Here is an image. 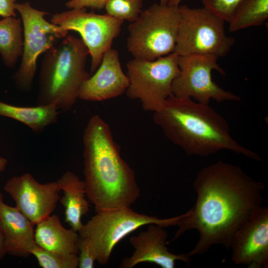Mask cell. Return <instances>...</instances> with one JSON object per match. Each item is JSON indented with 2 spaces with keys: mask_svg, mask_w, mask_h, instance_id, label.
<instances>
[{
  "mask_svg": "<svg viewBox=\"0 0 268 268\" xmlns=\"http://www.w3.org/2000/svg\"><path fill=\"white\" fill-rule=\"evenodd\" d=\"M193 186L197 194L196 204L179 220L174 237L166 244L195 229L200 237L188 253L190 257L203 254L213 245H222L228 250L237 230L262 205L265 184L239 166L219 161L201 169Z\"/></svg>",
  "mask_w": 268,
  "mask_h": 268,
  "instance_id": "6da1fadb",
  "label": "cell"
},
{
  "mask_svg": "<svg viewBox=\"0 0 268 268\" xmlns=\"http://www.w3.org/2000/svg\"><path fill=\"white\" fill-rule=\"evenodd\" d=\"M86 195L95 212L131 207L140 195L134 170L122 158L109 125L91 117L83 135Z\"/></svg>",
  "mask_w": 268,
  "mask_h": 268,
  "instance_id": "7a4b0ae2",
  "label": "cell"
},
{
  "mask_svg": "<svg viewBox=\"0 0 268 268\" xmlns=\"http://www.w3.org/2000/svg\"><path fill=\"white\" fill-rule=\"evenodd\" d=\"M153 119L166 137L188 155L207 156L228 150L262 161L258 154L231 136L226 120L208 104L173 95L154 112Z\"/></svg>",
  "mask_w": 268,
  "mask_h": 268,
  "instance_id": "3957f363",
  "label": "cell"
},
{
  "mask_svg": "<svg viewBox=\"0 0 268 268\" xmlns=\"http://www.w3.org/2000/svg\"><path fill=\"white\" fill-rule=\"evenodd\" d=\"M88 55L82 40L71 35L46 52L39 74L36 105L55 104L63 111L70 110L91 76L86 69Z\"/></svg>",
  "mask_w": 268,
  "mask_h": 268,
  "instance_id": "277c9868",
  "label": "cell"
},
{
  "mask_svg": "<svg viewBox=\"0 0 268 268\" xmlns=\"http://www.w3.org/2000/svg\"><path fill=\"white\" fill-rule=\"evenodd\" d=\"M180 19L179 5L153 4L129 25L128 51L134 58L147 61L173 53Z\"/></svg>",
  "mask_w": 268,
  "mask_h": 268,
  "instance_id": "5b68a950",
  "label": "cell"
},
{
  "mask_svg": "<svg viewBox=\"0 0 268 268\" xmlns=\"http://www.w3.org/2000/svg\"><path fill=\"white\" fill-rule=\"evenodd\" d=\"M183 216L161 219L123 207L97 212L78 233L90 244L96 261L105 265L116 245L132 232L150 224L164 228L176 226Z\"/></svg>",
  "mask_w": 268,
  "mask_h": 268,
  "instance_id": "8992f818",
  "label": "cell"
},
{
  "mask_svg": "<svg viewBox=\"0 0 268 268\" xmlns=\"http://www.w3.org/2000/svg\"><path fill=\"white\" fill-rule=\"evenodd\" d=\"M180 19L173 53L179 56L209 55L226 56L235 43L227 36L224 19L206 7L191 8L179 5Z\"/></svg>",
  "mask_w": 268,
  "mask_h": 268,
  "instance_id": "52a82bcc",
  "label": "cell"
},
{
  "mask_svg": "<svg viewBox=\"0 0 268 268\" xmlns=\"http://www.w3.org/2000/svg\"><path fill=\"white\" fill-rule=\"evenodd\" d=\"M175 53L153 61L134 58L127 64L129 84L126 91L131 99L139 100L146 111L155 112L173 96L172 84L179 73Z\"/></svg>",
  "mask_w": 268,
  "mask_h": 268,
  "instance_id": "ba28073f",
  "label": "cell"
},
{
  "mask_svg": "<svg viewBox=\"0 0 268 268\" xmlns=\"http://www.w3.org/2000/svg\"><path fill=\"white\" fill-rule=\"evenodd\" d=\"M23 28V51L19 68L12 78L17 88L22 92L31 90L37 70L39 57L66 37L68 32L47 21L48 12L32 7L29 1L16 3Z\"/></svg>",
  "mask_w": 268,
  "mask_h": 268,
  "instance_id": "9c48e42d",
  "label": "cell"
},
{
  "mask_svg": "<svg viewBox=\"0 0 268 268\" xmlns=\"http://www.w3.org/2000/svg\"><path fill=\"white\" fill-rule=\"evenodd\" d=\"M218 59L209 55L179 56V73L172 84L173 95L193 98L204 104H209L211 99L219 103L240 101V96L220 87L213 81L211 72L213 70L222 75H226L224 70L217 64Z\"/></svg>",
  "mask_w": 268,
  "mask_h": 268,
  "instance_id": "30bf717a",
  "label": "cell"
},
{
  "mask_svg": "<svg viewBox=\"0 0 268 268\" xmlns=\"http://www.w3.org/2000/svg\"><path fill=\"white\" fill-rule=\"evenodd\" d=\"M50 22L68 32L79 34L91 58L92 75L100 65L104 53L111 48L113 40L119 35L124 21L107 13L87 12L86 8H82L56 13Z\"/></svg>",
  "mask_w": 268,
  "mask_h": 268,
  "instance_id": "8fae6325",
  "label": "cell"
},
{
  "mask_svg": "<svg viewBox=\"0 0 268 268\" xmlns=\"http://www.w3.org/2000/svg\"><path fill=\"white\" fill-rule=\"evenodd\" d=\"M3 190L22 213L35 225L51 215L60 199L61 189L57 181L41 184L27 173L8 179Z\"/></svg>",
  "mask_w": 268,
  "mask_h": 268,
  "instance_id": "7c38bea8",
  "label": "cell"
},
{
  "mask_svg": "<svg viewBox=\"0 0 268 268\" xmlns=\"http://www.w3.org/2000/svg\"><path fill=\"white\" fill-rule=\"evenodd\" d=\"M232 260L249 268H268V208L261 206L235 232Z\"/></svg>",
  "mask_w": 268,
  "mask_h": 268,
  "instance_id": "4fadbf2b",
  "label": "cell"
},
{
  "mask_svg": "<svg viewBox=\"0 0 268 268\" xmlns=\"http://www.w3.org/2000/svg\"><path fill=\"white\" fill-rule=\"evenodd\" d=\"M168 233L164 227L154 224L147 225L146 230L130 239L134 251L129 257L124 258L121 268H132L141 263L155 264L162 268H174L177 261L189 265L190 256L188 254L176 255L169 251L166 245Z\"/></svg>",
  "mask_w": 268,
  "mask_h": 268,
  "instance_id": "5bb4252c",
  "label": "cell"
},
{
  "mask_svg": "<svg viewBox=\"0 0 268 268\" xmlns=\"http://www.w3.org/2000/svg\"><path fill=\"white\" fill-rule=\"evenodd\" d=\"M94 73L82 85L79 99L100 102L118 97L126 92L129 80L122 70L118 52L106 51Z\"/></svg>",
  "mask_w": 268,
  "mask_h": 268,
  "instance_id": "9a60e30c",
  "label": "cell"
},
{
  "mask_svg": "<svg viewBox=\"0 0 268 268\" xmlns=\"http://www.w3.org/2000/svg\"><path fill=\"white\" fill-rule=\"evenodd\" d=\"M19 209L0 201V232L6 254L27 258L36 245L34 227Z\"/></svg>",
  "mask_w": 268,
  "mask_h": 268,
  "instance_id": "2e32d148",
  "label": "cell"
},
{
  "mask_svg": "<svg viewBox=\"0 0 268 268\" xmlns=\"http://www.w3.org/2000/svg\"><path fill=\"white\" fill-rule=\"evenodd\" d=\"M36 225L34 239L40 247L65 255L78 254L79 233L64 227L58 215H50Z\"/></svg>",
  "mask_w": 268,
  "mask_h": 268,
  "instance_id": "e0dca14e",
  "label": "cell"
},
{
  "mask_svg": "<svg viewBox=\"0 0 268 268\" xmlns=\"http://www.w3.org/2000/svg\"><path fill=\"white\" fill-rule=\"evenodd\" d=\"M57 181L64 193L60 200L65 207V220L72 229L79 232L83 225L82 217L89 209V204L85 198L84 181L73 172L67 171Z\"/></svg>",
  "mask_w": 268,
  "mask_h": 268,
  "instance_id": "ac0fdd59",
  "label": "cell"
},
{
  "mask_svg": "<svg viewBox=\"0 0 268 268\" xmlns=\"http://www.w3.org/2000/svg\"><path fill=\"white\" fill-rule=\"evenodd\" d=\"M59 110L55 104L23 107L0 101V116L19 121L38 133L57 122Z\"/></svg>",
  "mask_w": 268,
  "mask_h": 268,
  "instance_id": "d6986e66",
  "label": "cell"
},
{
  "mask_svg": "<svg viewBox=\"0 0 268 268\" xmlns=\"http://www.w3.org/2000/svg\"><path fill=\"white\" fill-rule=\"evenodd\" d=\"M23 51L21 19L10 16L0 20V54L5 65L14 67Z\"/></svg>",
  "mask_w": 268,
  "mask_h": 268,
  "instance_id": "ffe728a7",
  "label": "cell"
},
{
  "mask_svg": "<svg viewBox=\"0 0 268 268\" xmlns=\"http://www.w3.org/2000/svg\"><path fill=\"white\" fill-rule=\"evenodd\" d=\"M268 18V0H242L228 23L235 32L262 25Z\"/></svg>",
  "mask_w": 268,
  "mask_h": 268,
  "instance_id": "44dd1931",
  "label": "cell"
},
{
  "mask_svg": "<svg viewBox=\"0 0 268 268\" xmlns=\"http://www.w3.org/2000/svg\"><path fill=\"white\" fill-rule=\"evenodd\" d=\"M43 268H76L78 265L77 254L65 255L46 250L37 244L31 251Z\"/></svg>",
  "mask_w": 268,
  "mask_h": 268,
  "instance_id": "7402d4cb",
  "label": "cell"
},
{
  "mask_svg": "<svg viewBox=\"0 0 268 268\" xmlns=\"http://www.w3.org/2000/svg\"><path fill=\"white\" fill-rule=\"evenodd\" d=\"M143 0H107L106 13L130 23L134 21L142 12Z\"/></svg>",
  "mask_w": 268,
  "mask_h": 268,
  "instance_id": "603a6c76",
  "label": "cell"
},
{
  "mask_svg": "<svg viewBox=\"0 0 268 268\" xmlns=\"http://www.w3.org/2000/svg\"><path fill=\"white\" fill-rule=\"evenodd\" d=\"M203 6L229 22L242 0H201Z\"/></svg>",
  "mask_w": 268,
  "mask_h": 268,
  "instance_id": "cb8c5ba5",
  "label": "cell"
},
{
  "mask_svg": "<svg viewBox=\"0 0 268 268\" xmlns=\"http://www.w3.org/2000/svg\"><path fill=\"white\" fill-rule=\"evenodd\" d=\"M78 265L79 268H92L96 260L93 250L85 238L79 236L78 242Z\"/></svg>",
  "mask_w": 268,
  "mask_h": 268,
  "instance_id": "d4e9b609",
  "label": "cell"
},
{
  "mask_svg": "<svg viewBox=\"0 0 268 268\" xmlns=\"http://www.w3.org/2000/svg\"><path fill=\"white\" fill-rule=\"evenodd\" d=\"M107 0H69L65 5L69 9L90 8L91 9L100 10L104 8Z\"/></svg>",
  "mask_w": 268,
  "mask_h": 268,
  "instance_id": "484cf974",
  "label": "cell"
},
{
  "mask_svg": "<svg viewBox=\"0 0 268 268\" xmlns=\"http://www.w3.org/2000/svg\"><path fill=\"white\" fill-rule=\"evenodd\" d=\"M16 0H0V16L16 17Z\"/></svg>",
  "mask_w": 268,
  "mask_h": 268,
  "instance_id": "4316f807",
  "label": "cell"
},
{
  "mask_svg": "<svg viewBox=\"0 0 268 268\" xmlns=\"http://www.w3.org/2000/svg\"><path fill=\"white\" fill-rule=\"evenodd\" d=\"M3 196L0 192V201L3 200ZM6 254V253L3 247L2 239L0 232V262L3 259Z\"/></svg>",
  "mask_w": 268,
  "mask_h": 268,
  "instance_id": "83f0119b",
  "label": "cell"
},
{
  "mask_svg": "<svg viewBox=\"0 0 268 268\" xmlns=\"http://www.w3.org/2000/svg\"><path fill=\"white\" fill-rule=\"evenodd\" d=\"M7 164V160L1 156H0V172L3 171Z\"/></svg>",
  "mask_w": 268,
  "mask_h": 268,
  "instance_id": "f1b7e54d",
  "label": "cell"
},
{
  "mask_svg": "<svg viewBox=\"0 0 268 268\" xmlns=\"http://www.w3.org/2000/svg\"><path fill=\"white\" fill-rule=\"evenodd\" d=\"M183 0H168L167 4L171 6H178Z\"/></svg>",
  "mask_w": 268,
  "mask_h": 268,
  "instance_id": "f546056e",
  "label": "cell"
},
{
  "mask_svg": "<svg viewBox=\"0 0 268 268\" xmlns=\"http://www.w3.org/2000/svg\"><path fill=\"white\" fill-rule=\"evenodd\" d=\"M168 0H160V3L161 4H167Z\"/></svg>",
  "mask_w": 268,
  "mask_h": 268,
  "instance_id": "4dcf8cb0",
  "label": "cell"
}]
</instances>
